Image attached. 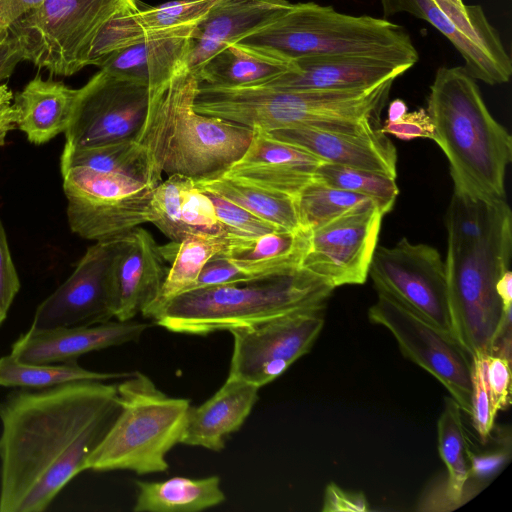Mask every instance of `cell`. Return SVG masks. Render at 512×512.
<instances>
[{"label": "cell", "instance_id": "cell-54", "mask_svg": "<svg viewBox=\"0 0 512 512\" xmlns=\"http://www.w3.org/2000/svg\"><path fill=\"white\" fill-rule=\"evenodd\" d=\"M9 35V27L5 25H0V41L7 38Z\"/></svg>", "mask_w": 512, "mask_h": 512}, {"label": "cell", "instance_id": "cell-5", "mask_svg": "<svg viewBox=\"0 0 512 512\" xmlns=\"http://www.w3.org/2000/svg\"><path fill=\"white\" fill-rule=\"evenodd\" d=\"M395 79L358 89L288 90L262 85L206 86L199 98L202 114L269 132L304 126L364 134L380 129V115Z\"/></svg>", "mask_w": 512, "mask_h": 512}, {"label": "cell", "instance_id": "cell-8", "mask_svg": "<svg viewBox=\"0 0 512 512\" xmlns=\"http://www.w3.org/2000/svg\"><path fill=\"white\" fill-rule=\"evenodd\" d=\"M116 386L119 413L90 455L87 470L166 471V455L181 443L190 400L169 397L139 371Z\"/></svg>", "mask_w": 512, "mask_h": 512}, {"label": "cell", "instance_id": "cell-37", "mask_svg": "<svg viewBox=\"0 0 512 512\" xmlns=\"http://www.w3.org/2000/svg\"><path fill=\"white\" fill-rule=\"evenodd\" d=\"M295 198L301 225L309 231L332 222L366 202L374 201L362 194L335 188L314 178Z\"/></svg>", "mask_w": 512, "mask_h": 512}, {"label": "cell", "instance_id": "cell-53", "mask_svg": "<svg viewBox=\"0 0 512 512\" xmlns=\"http://www.w3.org/2000/svg\"><path fill=\"white\" fill-rule=\"evenodd\" d=\"M0 22L7 25V23H6V0H0Z\"/></svg>", "mask_w": 512, "mask_h": 512}, {"label": "cell", "instance_id": "cell-52", "mask_svg": "<svg viewBox=\"0 0 512 512\" xmlns=\"http://www.w3.org/2000/svg\"><path fill=\"white\" fill-rule=\"evenodd\" d=\"M405 113H407V106L404 101L396 99L390 103L388 109V121H397Z\"/></svg>", "mask_w": 512, "mask_h": 512}, {"label": "cell", "instance_id": "cell-34", "mask_svg": "<svg viewBox=\"0 0 512 512\" xmlns=\"http://www.w3.org/2000/svg\"><path fill=\"white\" fill-rule=\"evenodd\" d=\"M461 411L452 397H446L437 424L438 451L448 472L447 495L453 503L463 499L472 467V452Z\"/></svg>", "mask_w": 512, "mask_h": 512}, {"label": "cell", "instance_id": "cell-51", "mask_svg": "<svg viewBox=\"0 0 512 512\" xmlns=\"http://www.w3.org/2000/svg\"><path fill=\"white\" fill-rule=\"evenodd\" d=\"M496 291L506 311L512 309V273L508 269L499 278Z\"/></svg>", "mask_w": 512, "mask_h": 512}, {"label": "cell", "instance_id": "cell-6", "mask_svg": "<svg viewBox=\"0 0 512 512\" xmlns=\"http://www.w3.org/2000/svg\"><path fill=\"white\" fill-rule=\"evenodd\" d=\"M333 290L323 278L300 268L242 283L189 290L167 302L153 320L174 333L204 336L326 304Z\"/></svg>", "mask_w": 512, "mask_h": 512}, {"label": "cell", "instance_id": "cell-17", "mask_svg": "<svg viewBox=\"0 0 512 512\" xmlns=\"http://www.w3.org/2000/svg\"><path fill=\"white\" fill-rule=\"evenodd\" d=\"M152 234L140 227L118 240L112 264L114 318L132 320L157 298L169 268Z\"/></svg>", "mask_w": 512, "mask_h": 512}, {"label": "cell", "instance_id": "cell-30", "mask_svg": "<svg viewBox=\"0 0 512 512\" xmlns=\"http://www.w3.org/2000/svg\"><path fill=\"white\" fill-rule=\"evenodd\" d=\"M134 512H198L226 499L217 475L193 479L176 476L160 482L136 481Z\"/></svg>", "mask_w": 512, "mask_h": 512}, {"label": "cell", "instance_id": "cell-56", "mask_svg": "<svg viewBox=\"0 0 512 512\" xmlns=\"http://www.w3.org/2000/svg\"><path fill=\"white\" fill-rule=\"evenodd\" d=\"M445 1H448V2H450L452 4H456V5H461L464 3L463 0H445Z\"/></svg>", "mask_w": 512, "mask_h": 512}, {"label": "cell", "instance_id": "cell-46", "mask_svg": "<svg viewBox=\"0 0 512 512\" xmlns=\"http://www.w3.org/2000/svg\"><path fill=\"white\" fill-rule=\"evenodd\" d=\"M20 289V280L13 263L6 233L0 220V307L8 312Z\"/></svg>", "mask_w": 512, "mask_h": 512}, {"label": "cell", "instance_id": "cell-24", "mask_svg": "<svg viewBox=\"0 0 512 512\" xmlns=\"http://www.w3.org/2000/svg\"><path fill=\"white\" fill-rule=\"evenodd\" d=\"M260 388L228 376L216 393L197 407L190 406L181 443L219 452L238 431L258 400Z\"/></svg>", "mask_w": 512, "mask_h": 512}, {"label": "cell", "instance_id": "cell-32", "mask_svg": "<svg viewBox=\"0 0 512 512\" xmlns=\"http://www.w3.org/2000/svg\"><path fill=\"white\" fill-rule=\"evenodd\" d=\"M224 237L194 233L176 243L172 265L168 270L159 295L142 313L153 319L157 312L176 296L191 290L204 266L214 255L225 250Z\"/></svg>", "mask_w": 512, "mask_h": 512}, {"label": "cell", "instance_id": "cell-49", "mask_svg": "<svg viewBox=\"0 0 512 512\" xmlns=\"http://www.w3.org/2000/svg\"><path fill=\"white\" fill-rule=\"evenodd\" d=\"M23 55L17 41L9 35L0 41V82L8 79Z\"/></svg>", "mask_w": 512, "mask_h": 512}, {"label": "cell", "instance_id": "cell-3", "mask_svg": "<svg viewBox=\"0 0 512 512\" xmlns=\"http://www.w3.org/2000/svg\"><path fill=\"white\" fill-rule=\"evenodd\" d=\"M198 86L186 66L149 89L148 114L136 140L146 149L155 187L163 181V172L195 182L223 176L251 142V127L195 110Z\"/></svg>", "mask_w": 512, "mask_h": 512}, {"label": "cell", "instance_id": "cell-11", "mask_svg": "<svg viewBox=\"0 0 512 512\" xmlns=\"http://www.w3.org/2000/svg\"><path fill=\"white\" fill-rule=\"evenodd\" d=\"M326 304L229 330L233 351L228 376L261 388L307 354L325 323Z\"/></svg>", "mask_w": 512, "mask_h": 512}, {"label": "cell", "instance_id": "cell-22", "mask_svg": "<svg viewBox=\"0 0 512 512\" xmlns=\"http://www.w3.org/2000/svg\"><path fill=\"white\" fill-rule=\"evenodd\" d=\"M252 129L247 150L223 176L296 197L325 161L260 127Z\"/></svg>", "mask_w": 512, "mask_h": 512}, {"label": "cell", "instance_id": "cell-16", "mask_svg": "<svg viewBox=\"0 0 512 512\" xmlns=\"http://www.w3.org/2000/svg\"><path fill=\"white\" fill-rule=\"evenodd\" d=\"M118 240L96 242L37 307L30 329L91 326L114 318L112 264Z\"/></svg>", "mask_w": 512, "mask_h": 512}, {"label": "cell", "instance_id": "cell-26", "mask_svg": "<svg viewBox=\"0 0 512 512\" xmlns=\"http://www.w3.org/2000/svg\"><path fill=\"white\" fill-rule=\"evenodd\" d=\"M189 46L190 37L144 41L107 54L95 66L152 89L187 66Z\"/></svg>", "mask_w": 512, "mask_h": 512}, {"label": "cell", "instance_id": "cell-29", "mask_svg": "<svg viewBox=\"0 0 512 512\" xmlns=\"http://www.w3.org/2000/svg\"><path fill=\"white\" fill-rule=\"evenodd\" d=\"M297 69L293 58L242 42L218 52L201 69L199 84L215 87L256 86Z\"/></svg>", "mask_w": 512, "mask_h": 512}, {"label": "cell", "instance_id": "cell-14", "mask_svg": "<svg viewBox=\"0 0 512 512\" xmlns=\"http://www.w3.org/2000/svg\"><path fill=\"white\" fill-rule=\"evenodd\" d=\"M149 102L147 86L99 70L79 88L65 144L81 148L136 139Z\"/></svg>", "mask_w": 512, "mask_h": 512}, {"label": "cell", "instance_id": "cell-31", "mask_svg": "<svg viewBox=\"0 0 512 512\" xmlns=\"http://www.w3.org/2000/svg\"><path fill=\"white\" fill-rule=\"evenodd\" d=\"M195 186L237 204L279 229H303L294 196L225 176L198 181Z\"/></svg>", "mask_w": 512, "mask_h": 512}, {"label": "cell", "instance_id": "cell-7", "mask_svg": "<svg viewBox=\"0 0 512 512\" xmlns=\"http://www.w3.org/2000/svg\"><path fill=\"white\" fill-rule=\"evenodd\" d=\"M289 58L302 55H368L415 65L409 33L384 18L354 16L315 2L293 3L271 25L242 41Z\"/></svg>", "mask_w": 512, "mask_h": 512}, {"label": "cell", "instance_id": "cell-15", "mask_svg": "<svg viewBox=\"0 0 512 512\" xmlns=\"http://www.w3.org/2000/svg\"><path fill=\"white\" fill-rule=\"evenodd\" d=\"M383 216L377 203L369 201L311 231L301 268L334 289L365 283Z\"/></svg>", "mask_w": 512, "mask_h": 512}, {"label": "cell", "instance_id": "cell-25", "mask_svg": "<svg viewBox=\"0 0 512 512\" xmlns=\"http://www.w3.org/2000/svg\"><path fill=\"white\" fill-rule=\"evenodd\" d=\"M79 89L37 75L13 96L18 110L17 128L29 142L44 144L64 133L71 121Z\"/></svg>", "mask_w": 512, "mask_h": 512}, {"label": "cell", "instance_id": "cell-48", "mask_svg": "<svg viewBox=\"0 0 512 512\" xmlns=\"http://www.w3.org/2000/svg\"><path fill=\"white\" fill-rule=\"evenodd\" d=\"M18 110L13 104V93L6 84H0V147L7 135L17 128Z\"/></svg>", "mask_w": 512, "mask_h": 512}, {"label": "cell", "instance_id": "cell-41", "mask_svg": "<svg viewBox=\"0 0 512 512\" xmlns=\"http://www.w3.org/2000/svg\"><path fill=\"white\" fill-rule=\"evenodd\" d=\"M181 220L189 235L203 233L225 238L210 197L195 184L182 194Z\"/></svg>", "mask_w": 512, "mask_h": 512}, {"label": "cell", "instance_id": "cell-40", "mask_svg": "<svg viewBox=\"0 0 512 512\" xmlns=\"http://www.w3.org/2000/svg\"><path fill=\"white\" fill-rule=\"evenodd\" d=\"M205 192L214 205L226 239L247 240L276 230H283L217 194Z\"/></svg>", "mask_w": 512, "mask_h": 512}, {"label": "cell", "instance_id": "cell-47", "mask_svg": "<svg viewBox=\"0 0 512 512\" xmlns=\"http://www.w3.org/2000/svg\"><path fill=\"white\" fill-rule=\"evenodd\" d=\"M368 510V502L362 493L345 491L334 483L326 487L322 511L366 512Z\"/></svg>", "mask_w": 512, "mask_h": 512}, {"label": "cell", "instance_id": "cell-10", "mask_svg": "<svg viewBox=\"0 0 512 512\" xmlns=\"http://www.w3.org/2000/svg\"><path fill=\"white\" fill-rule=\"evenodd\" d=\"M368 318L387 328L402 354L434 376L450 392L461 410L470 415L473 391V356L450 333L414 312L393 296L377 291Z\"/></svg>", "mask_w": 512, "mask_h": 512}, {"label": "cell", "instance_id": "cell-9", "mask_svg": "<svg viewBox=\"0 0 512 512\" xmlns=\"http://www.w3.org/2000/svg\"><path fill=\"white\" fill-rule=\"evenodd\" d=\"M140 9L139 0H45L9 26L23 59L58 76L89 66L94 40L113 18Z\"/></svg>", "mask_w": 512, "mask_h": 512}, {"label": "cell", "instance_id": "cell-42", "mask_svg": "<svg viewBox=\"0 0 512 512\" xmlns=\"http://www.w3.org/2000/svg\"><path fill=\"white\" fill-rule=\"evenodd\" d=\"M497 413L493 409L485 376L483 355L473 357L471 413L473 426L483 442L489 437Z\"/></svg>", "mask_w": 512, "mask_h": 512}, {"label": "cell", "instance_id": "cell-45", "mask_svg": "<svg viewBox=\"0 0 512 512\" xmlns=\"http://www.w3.org/2000/svg\"><path fill=\"white\" fill-rule=\"evenodd\" d=\"M384 134L410 141L416 138H434V125L426 109L420 108L413 112L405 113L397 121L385 122L380 127Z\"/></svg>", "mask_w": 512, "mask_h": 512}, {"label": "cell", "instance_id": "cell-36", "mask_svg": "<svg viewBox=\"0 0 512 512\" xmlns=\"http://www.w3.org/2000/svg\"><path fill=\"white\" fill-rule=\"evenodd\" d=\"M63 191L67 199L117 200L154 189L131 176L77 166L61 171Z\"/></svg>", "mask_w": 512, "mask_h": 512}, {"label": "cell", "instance_id": "cell-23", "mask_svg": "<svg viewBox=\"0 0 512 512\" xmlns=\"http://www.w3.org/2000/svg\"><path fill=\"white\" fill-rule=\"evenodd\" d=\"M268 133L325 162L372 171L396 179L397 152L394 144L380 129L353 134L295 126Z\"/></svg>", "mask_w": 512, "mask_h": 512}, {"label": "cell", "instance_id": "cell-13", "mask_svg": "<svg viewBox=\"0 0 512 512\" xmlns=\"http://www.w3.org/2000/svg\"><path fill=\"white\" fill-rule=\"evenodd\" d=\"M369 276L376 291L388 293L453 335L445 263L434 247L407 238L392 247L377 246Z\"/></svg>", "mask_w": 512, "mask_h": 512}, {"label": "cell", "instance_id": "cell-33", "mask_svg": "<svg viewBox=\"0 0 512 512\" xmlns=\"http://www.w3.org/2000/svg\"><path fill=\"white\" fill-rule=\"evenodd\" d=\"M77 166L125 174L155 188L146 149L136 139L81 148L65 144L60 158L61 171Z\"/></svg>", "mask_w": 512, "mask_h": 512}, {"label": "cell", "instance_id": "cell-4", "mask_svg": "<svg viewBox=\"0 0 512 512\" xmlns=\"http://www.w3.org/2000/svg\"><path fill=\"white\" fill-rule=\"evenodd\" d=\"M426 110L433 140L448 159L454 193L486 202L505 199L512 138L493 118L464 66L437 70Z\"/></svg>", "mask_w": 512, "mask_h": 512}, {"label": "cell", "instance_id": "cell-1", "mask_svg": "<svg viewBox=\"0 0 512 512\" xmlns=\"http://www.w3.org/2000/svg\"><path fill=\"white\" fill-rule=\"evenodd\" d=\"M120 410L117 386L79 380L0 402V511L42 512L77 474Z\"/></svg>", "mask_w": 512, "mask_h": 512}, {"label": "cell", "instance_id": "cell-28", "mask_svg": "<svg viewBox=\"0 0 512 512\" xmlns=\"http://www.w3.org/2000/svg\"><path fill=\"white\" fill-rule=\"evenodd\" d=\"M311 231L276 230L253 239H226L222 253L253 278L286 274L301 268Z\"/></svg>", "mask_w": 512, "mask_h": 512}, {"label": "cell", "instance_id": "cell-21", "mask_svg": "<svg viewBox=\"0 0 512 512\" xmlns=\"http://www.w3.org/2000/svg\"><path fill=\"white\" fill-rule=\"evenodd\" d=\"M149 326L134 320H110L91 326L29 329L13 343L10 354L31 364L74 361L92 351L137 341Z\"/></svg>", "mask_w": 512, "mask_h": 512}, {"label": "cell", "instance_id": "cell-18", "mask_svg": "<svg viewBox=\"0 0 512 512\" xmlns=\"http://www.w3.org/2000/svg\"><path fill=\"white\" fill-rule=\"evenodd\" d=\"M220 0H172L115 17L99 32L89 65L107 54L150 40L191 37L194 28Z\"/></svg>", "mask_w": 512, "mask_h": 512}, {"label": "cell", "instance_id": "cell-12", "mask_svg": "<svg viewBox=\"0 0 512 512\" xmlns=\"http://www.w3.org/2000/svg\"><path fill=\"white\" fill-rule=\"evenodd\" d=\"M380 3L385 17L408 13L434 26L459 51L465 70L475 80L489 85L509 81L511 57L480 5H456L445 0H380Z\"/></svg>", "mask_w": 512, "mask_h": 512}, {"label": "cell", "instance_id": "cell-20", "mask_svg": "<svg viewBox=\"0 0 512 512\" xmlns=\"http://www.w3.org/2000/svg\"><path fill=\"white\" fill-rule=\"evenodd\" d=\"M294 60L297 69L261 85L288 90L358 89L396 79L412 67L368 55H302Z\"/></svg>", "mask_w": 512, "mask_h": 512}, {"label": "cell", "instance_id": "cell-44", "mask_svg": "<svg viewBox=\"0 0 512 512\" xmlns=\"http://www.w3.org/2000/svg\"><path fill=\"white\" fill-rule=\"evenodd\" d=\"M253 279L257 278L240 270L222 252H219L204 264L192 289L242 283Z\"/></svg>", "mask_w": 512, "mask_h": 512}, {"label": "cell", "instance_id": "cell-57", "mask_svg": "<svg viewBox=\"0 0 512 512\" xmlns=\"http://www.w3.org/2000/svg\"><path fill=\"white\" fill-rule=\"evenodd\" d=\"M11 0H6V6L8 7V4ZM7 7H6V15H7Z\"/></svg>", "mask_w": 512, "mask_h": 512}, {"label": "cell", "instance_id": "cell-55", "mask_svg": "<svg viewBox=\"0 0 512 512\" xmlns=\"http://www.w3.org/2000/svg\"><path fill=\"white\" fill-rule=\"evenodd\" d=\"M7 316V312H5L1 307H0V325L1 323L5 320Z\"/></svg>", "mask_w": 512, "mask_h": 512}, {"label": "cell", "instance_id": "cell-39", "mask_svg": "<svg viewBox=\"0 0 512 512\" xmlns=\"http://www.w3.org/2000/svg\"><path fill=\"white\" fill-rule=\"evenodd\" d=\"M194 184L193 179L174 174L153 190L150 201L151 223L174 243H179L189 235L181 220L182 194Z\"/></svg>", "mask_w": 512, "mask_h": 512}, {"label": "cell", "instance_id": "cell-27", "mask_svg": "<svg viewBox=\"0 0 512 512\" xmlns=\"http://www.w3.org/2000/svg\"><path fill=\"white\" fill-rule=\"evenodd\" d=\"M154 189L118 200L67 199L70 229L80 237L107 242L120 239L144 223H151Z\"/></svg>", "mask_w": 512, "mask_h": 512}, {"label": "cell", "instance_id": "cell-38", "mask_svg": "<svg viewBox=\"0 0 512 512\" xmlns=\"http://www.w3.org/2000/svg\"><path fill=\"white\" fill-rule=\"evenodd\" d=\"M313 178L326 185L373 199L383 215L392 210L399 194L394 178L328 162L316 168Z\"/></svg>", "mask_w": 512, "mask_h": 512}, {"label": "cell", "instance_id": "cell-35", "mask_svg": "<svg viewBox=\"0 0 512 512\" xmlns=\"http://www.w3.org/2000/svg\"><path fill=\"white\" fill-rule=\"evenodd\" d=\"M131 373H103L87 370L76 360L54 364L21 362L9 354L0 358V386L48 388L79 380L106 381L126 378Z\"/></svg>", "mask_w": 512, "mask_h": 512}, {"label": "cell", "instance_id": "cell-19", "mask_svg": "<svg viewBox=\"0 0 512 512\" xmlns=\"http://www.w3.org/2000/svg\"><path fill=\"white\" fill-rule=\"evenodd\" d=\"M292 4L288 0H220L191 34L188 69L197 78L218 52L268 27Z\"/></svg>", "mask_w": 512, "mask_h": 512}, {"label": "cell", "instance_id": "cell-43", "mask_svg": "<svg viewBox=\"0 0 512 512\" xmlns=\"http://www.w3.org/2000/svg\"><path fill=\"white\" fill-rule=\"evenodd\" d=\"M485 376L493 409L496 413L505 409L510 402L511 371L510 359L499 353L483 355Z\"/></svg>", "mask_w": 512, "mask_h": 512}, {"label": "cell", "instance_id": "cell-50", "mask_svg": "<svg viewBox=\"0 0 512 512\" xmlns=\"http://www.w3.org/2000/svg\"><path fill=\"white\" fill-rule=\"evenodd\" d=\"M504 456L501 454H493L486 456H474L472 453V467L471 474L478 477L488 476L493 471L497 470L503 462Z\"/></svg>", "mask_w": 512, "mask_h": 512}, {"label": "cell", "instance_id": "cell-2", "mask_svg": "<svg viewBox=\"0 0 512 512\" xmlns=\"http://www.w3.org/2000/svg\"><path fill=\"white\" fill-rule=\"evenodd\" d=\"M445 225L453 335L473 357L490 354L511 325V310L504 309L496 291L511 260V209L505 199L486 202L453 193Z\"/></svg>", "mask_w": 512, "mask_h": 512}]
</instances>
